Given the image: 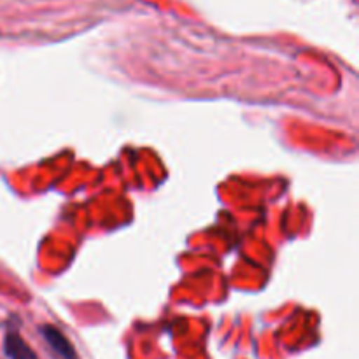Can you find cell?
Returning <instances> with one entry per match:
<instances>
[{"instance_id": "1", "label": "cell", "mask_w": 359, "mask_h": 359, "mask_svg": "<svg viewBox=\"0 0 359 359\" xmlns=\"http://www.w3.org/2000/svg\"><path fill=\"white\" fill-rule=\"evenodd\" d=\"M41 335L44 339V342L48 344L49 349L53 351L56 359H79L72 344L69 342V339L56 326H41Z\"/></svg>"}, {"instance_id": "2", "label": "cell", "mask_w": 359, "mask_h": 359, "mask_svg": "<svg viewBox=\"0 0 359 359\" xmlns=\"http://www.w3.org/2000/svg\"><path fill=\"white\" fill-rule=\"evenodd\" d=\"M4 353L9 359H39L37 354L30 349L27 342L21 339L18 330L7 328L4 337Z\"/></svg>"}, {"instance_id": "3", "label": "cell", "mask_w": 359, "mask_h": 359, "mask_svg": "<svg viewBox=\"0 0 359 359\" xmlns=\"http://www.w3.org/2000/svg\"><path fill=\"white\" fill-rule=\"evenodd\" d=\"M0 359H2V358H0Z\"/></svg>"}]
</instances>
